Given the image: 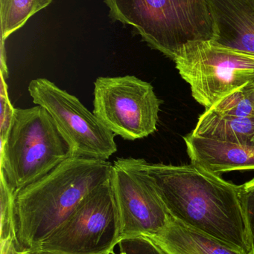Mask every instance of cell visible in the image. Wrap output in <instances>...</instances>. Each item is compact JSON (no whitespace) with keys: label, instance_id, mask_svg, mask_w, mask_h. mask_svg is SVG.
Masks as SVG:
<instances>
[{"label":"cell","instance_id":"obj_1","mask_svg":"<svg viewBox=\"0 0 254 254\" xmlns=\"http://www.w3.org/2000/svg\"><path fill=\"white\" fill-rule=\"evenodd\" d=\"M158 190L170 215L244 254H254L240 186L197 164H151L126 158Z\"/></svg>","mask_w":254,"mask_h":254},{"label":"cell","instance_id":"obj_2","mask_svg":"<svg viewBox=\"0 0 254 254\" xmlns=\"http://www.w3.org/2000/svg\"><path fill=\"white\" fill-rule=\"evenodd\" d=\"M112 168L107 160L71 156L15 192L13 231L17 250H37L89 194L110 180Z\"/></svg>","mask_w":254,"mask_h":254},{"label":"cell","instance_id":"obj_3","mask_svg":"<svg viewBox=\"0 0 254 254\" xmlns=\"http://www.w3.org/2000/svg\"><path fill=\"white\" fill-rule=\"evenodd\" d=\"M114 22L130 25L152 49L174 61L182 49L214 38L208 0H104Z\"/></svg>","mask_w":254,"mask_h":254},{"label":"cell","instance_id":"obj_4","mask_svg":"<svg viewBox=\"0 0 254 254\" xmlns=\"http://www.w3.org/2000/svg\"><path fill=\"white\" fill-rule=\"evenodd\" d=\"M71 156L68 143L44 108H15L8 135L1 142V175L14 193Z\"/></svg>","mask_w":254,"mask_h":254},{"label":"cell","instance_id":"obj_5","mask_svg":"<svg viewBox=\"0 0 254 254\" xmlns=\"http://www.w3.org/2000/svg\"><path fill=\"white\" fill-rule=\"evenodd\" d=\"M194 99L211 108L231 92L254 82V54L210 41L186 45L174 60Z\"/></svg>","mask_w":254,"mask_h":254},{"label":"cell","instance_id":"obj_6","mask_svg":"<svg viewBox=\"0 0 254 254\" xmlns=\"http://www.w3.org/2000/svg\"><path fill=\"white\" fill-rule=\"evenodd\" d=\"M119 241V216L110 179L89 194L37 250L61 254H113Z\"/></svg>","mask_w":254,"mask_h":254},{"label":"cell","instance_id":"obj_7","mask_svg":"<svg viewBox=\"0 0 254 254\" xmlns=\"http://www.w3.org/2000/svg\"><path fill=\"white\" fill-rule=\"evenodd\" d=\"M161 104L152 85L135 76L99 77L94 83L92 113L125 140L144 138L156 131Z\"/></svg>","mask_w":254,"mask_h":254},{"label":"cell","instance_id":"obj_8","mask_svg":"<svg viewBox=\"0 0 254 254\" xmlns=\"http://www.w3.org/2000/svg\"><path fill=\"white\" fill-rule=\"evenodd\" d=\"M28 90L34 104L50 115L73 156L107 160L116 153V135L79 98L45 78L31 80Z\"/></svg>","mask_w":254,"mask_h":254},{"label":"cell","instance_id":"obj_9","mask_svg":"<svg viewBox=\"0 0 254 254\" xmlns=\"http://www.w3.org/2000/svg\"><path fill=\"white\" fill-rule=\"evenodd\" d=\"M110 183L117 207L120 240L151 238L161 233L172 216L152 182L126 158L113 164Z\"/></svg>","mask_w":254,"mask_h":254},{"label":"cell","instance_id":"obj_10","mask_svg":"<svg viewBox=\"0 0 254 254\" xmlns=\"http://www.w3.org/2000/svg\"><path fill=\"white\" fill-rule=\"evenodd\" d=\"M213 43L254 54V0H208Z\"/></svg>","mask_w":254,"mask_h":254},{"label":"cell","instance_id":"obj_11","mask_svg":"<svg viewBox=\"0 0 254 254\" xmlns=\"http://www.w3.org/2000/svg\"><path fill=\"white\" fill-rule=\"evenodd\" d=\"M191 163L207 171L254 170V145L219 141L189 134L183 137Z\"/></svg>","mask_w":254,"mask_h":254},{"label":"cell","instance_id":"obj_12","mask_svg":"<svg viewBox=\"0 0 254 254\" xmlns=\"http://www.w3.org/2000/svg\"><path fill=\"white\" fill-rule=\"evenodd\" d=\"M150 239L167 254H244L173 217Z\"/></svg>","mask_w":254,"mask_h":254},{"label":"cell","instance_id":"obj_13","mask_svg":"<svg viewBox=\"0 0 254 254\" xmlns=\"http://www.w3.org/2000/svg\"><path fill=\"white\" fill-rule=\"evenodd\" d=\"M193 135L210 140L254 145V118H240L206 111L198 118Z\"/></svg>","mask_w":254,"mask_h":254},{"label":"cell","instance_id":"obj_14","mask_svg":"<svg viewBox=\"0 0 254 254\" xmlns=\"http://www.w3.org/2000/svg\"><path fill=\"white\" fill-rule=\"evenodd\" d=\"M53 0H0L1 49L4 40L22 28L28 19L49 6Z\"/></svg>","mask_w":254,"mask_h":254},{"label":"cell","instance_id":"obj_15","mask_svg":"<svg viewBox=\"0 0 254 254\" xmlns=\"http://www.w3.org/2000/svg\"><path fill=\"white\" fill-rule=\"evenodd\" d=\"M210 110L225 116L254 118V82L228 94Z\"/></svg>","mask_w":254,"mask_h":254},{"label":"cell","instance_id":"obj_16","mask_svg":"<svg viewBox=\"0 0 254 254\" xmlns=\"http://www.w3.org/2000/svg\"><path fill=\"white\" fill-rule=\"evenodd\" d=\"M13 196L14 192L9 188L1 175L0 204H1V243L6 240L14 241L13 231Z\"/></svg>","mask_w":254,"mask_h":254},{"label":"cell","instance_id":"obj_17","mask_svg":"<svg viewBox=\"0 0 254 254\" xmlns=\"http://www.w3.org/2000/svg\"><path fill=\"white\" fill-rule=\"evenodd\" d=\"M118 246L123 254H167L153 240L142 236L121 239Z\"/></svg>","mask_w":254,"mask_h":254},{"label":"cell","instance_id":"obj_18","mask_svg":"<svg viewBox=\"0 0 254 254\" xmlns=\"http://www.w3.org/2000/svg\"><path fill=\"white\" fill-rule=\"evenodd\" d=\"M5 77L1 74V95H0V103H1V113H0V138L1 142L5 140L8 135L13 120V108L9 100L7 94V87L6 84Z\"/></svg>","mask_w":254,"mask_h":254},{"label":"cell","instance_id":"obj_19","mask_svg":"<svg viewBox=\"0 0 254 254\" xmlns=\"http://www.w3.org/2000/svg\"><path fill=\"white\" fill-rule=\"evenodd\" d=\"M240 196L254 254V179L240 185Z\"/></svg>","mask_w":254,"mask_h":254},{"label":"cell","instance_id":"obj_20","mask_svg":"<svg viewBox=\"0 0 254 254\" xmlns=\"http://www.w3.org/2000/svg\"><path fill=\"white\" fill-rule=\"evenodd\" d=\"M1 254H25L19 252L13 240H6L1 243Z\"/></svg>","mask_w":254,"mask_h":254},{"label":"cell","instance_id":"obj_21","mask_svg":"<svg viewBox=\"0 0 254 254\" xmlns=\"http://www.w3.org/2000/svg\"><path fill=\"white\" fill-rule=\"evenodd\" d=\"M25 254H61L58 253H55V252H47V251L43 250H36L33 251V252H26L24 253Z\"/></svg>","mask_w":254,"mask_h":254},{"label":"cell","instance_id":"obj_22","mask_svg":"<svg viewBox=\"0 0 254 254\" xmlns=\"http://www.w3.org/2000/svg\"><path fill=\"white\" fill-rule=\"evenodd\" d=\"M119 254H123L120 253V252H119Z\"/></svg>","mask_w":254,"mask_h":254},{"label":"cell","instance_id":"obj_23","mask_svg":"<svg viewBox=\"0 0 254 254\" xmlns=\"http://www.w3.org/2000/svg\"><path fill=\"white\" fill-rule=\"evenodd\" d=\"M110 254V253H107V254Z\"/></svg>","mask_w":254,"mask_h":254},{"label":"cell","instance_id":"obj_24","mask_svg":"<svg viewBox=\"0 0 254 254\" xmlns=\"http://www.w3.org/2000/svg\"></svg>","mask_w":254,"mask_h":254}]
</instances>
